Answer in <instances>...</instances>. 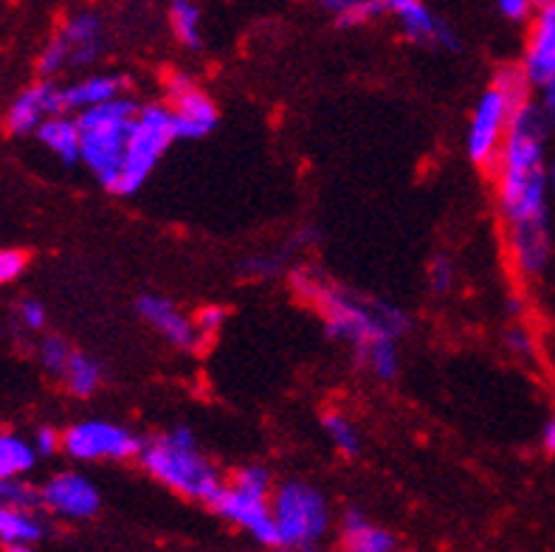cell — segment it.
Listing matches in <instances>:
<instances>
[{
	"instance_id": "obj_2",
	"label": "cell",
	"mask_w": 555,
	"mask_h": 552,
	"mask_svg": "<svg viewBox=\"0 0 555 552\" xmlns=\"http://www.w3.org/2000/svg\"><path fill=\"white\" fill-rule=\"evenodd\" d=\"M294 287L296 294L322 313L327 333L338 342L350 344L359 364L378 344L398 342V336L409 324L406 316L392 305L364 299L350 291L327 285L310 271H296Z\"/></svg>"
},
{
	"instance_id": "obj_15",
	"label": "cell",
	"mask_w": 555,
	"mask_h": 552,
	"mask_svg": "<svg viewBox=\"0 0 555 552\" xmlns=\"http://www.w3.org/2000/svg\"><path fill=\"white\" fill-rule=\"evenodd\" d=\"M135 308H139L141 319H144L158 336L167 338L169 344H176L178 350H195L197 344L204 342L195 328V319L183 316L181 310H178L169 299H164V296H141Z\"/></svg>"
},
{
	"instance_id": "obj_21",
	"label": "cell",
	"mask_w": 555,
	"mask_h": 552,
	"mask_svg": "<svg viewBox=\"0 0 555 552\" xmlns=\"http://www.w3.org/2000/svg\"><path fill=\"white\" fill-rule=\"evenodd\" d=\"M169 17V28H172V35L181 46L186 49H197L201 40H204V31H201V9L190 0H176L167 12Z\"/></svg>"
},
{
	"instance_id": "obj_33",
	"label": "cell",
	"mask_w": 555,
	"mask_h": 552,
	"mask_svg": "<svg viewBox=\"0 0 555 552\" xmlns=\"http://www.w3.org/2000/svg\"><path fill=\"white\" fill-rule=\"evenodd\" d=\"M500 14L505 21H514V23H525V21H533L535 7L530 0H500L496 3Z\"/></svg>"
},
{
	"instance_id": "obj_18",
	"label": "cell",
	"mask_w": 555,
	"mask_h": 552,
	"mask_svg": "<svg viewBox=\"0 0 555 552\" xmlns=\"http://www.w3.org/2000/svg\"><path fill=\"white\" fill-rule=\"evenodd\" d=\"M341 550L345 552H392L395 536L364 516L350 511L341 518Z\"/></svg>"
},
{
	"instance_id": "obj_5",
	"label": "cell",
	"mask_w": 555,
	"mask_h": 552,
	"mask_svg": "<svg viewBox=\"0 0 555 552\" xmlns=\"http://www.w3.org/2000/svg\"><path fill=\"white\" fill-rule=\"evenodd\" d=\"M172 141H178L176 116L167 107V102H147L139 105L130 136H127L125 164L111 187V195H135L147 178L153 176L158 162H162L167 150L172 147Z\"/></svg>"
},
{
	"instance_id": "obj_38",
	"label": "cell",
	"mask_w": 555,
	"mask_h": 552,
	"mask_svg": "<svg viewBox=\"0 0 555 552\" xmlns=\"http://www.w3.org/2000/svg\"><path fill=\"white\" fill-rule=\"evenodd\" d=\"M547 178H550V197H553V201H555V153H553V158H550Z\"/></svg>"
},
{
	"instance_id": "obj_12",
	"label": "cell",
	"mask_w": 555,
	"mask_h": 552,
	"mask_svg": "<svg viewBox=\"0 0 555 552\" xmlns=\"http://www.w3.org/2000/svg\"><path fill=\"white\" fill-rule=\"evenodd\" d=\"M40 490L42 504L68 518H91L102 504L96 485L77 471H63V474L51 476Z\"/></svg>"
},
{
	"instance_id": "obj_8",
	"label": "cell",
	"mask_w": 555,
	"mask_h": 552,
	"mask_svg": "<svg viewBox=\"0 0 555 552\" xmlns=\"http://www.w3.org/2000/svg\"><path fill=\"white\" fill-rule=\"evenodd\" d=\"M516 111H519V107H516L514 102H511V97H505L496 85H491V88L482 91V97L477 99L472 121H468V133H465V150H468V158H472L477 167H496L502 144H505L507 130H511V121H514Z\"/></svg>"
},
{
	"instance_id": "obj_32",
	"label": "cell",
	"mask_w": 555,
	"mask_h": 552,
	"mask_svg": "<svg viewBox=\"0 0 555 552\" xmlns=\"http://www.w3.org/2000/svg\"><path fill=\"white\" fill-rule=\"evenodd\" d=\"M225 322V310L218 308V305H209V308H204L201 313L195 316V328L197 333H201V338L211 336V333H218L220 324Z\"/></svg>"
},
{
	"instance_id": "obj_1",
	"label": "cell",
	"mask_w": 555,
	"mask_h": 552,
	"mask_svg": "<svg viewBox=\"0 0 555 552\" xmlns=\"http://www.w3.org/2000/svg\"><path fill=\"white\" fill-rule=\"evenodd\" d=\"M550 130L535 102L514 113L507 139L502 144L496 176V206L505 223L511 262L525 280H539L550 268L555 243L550 223V178H547Z\"/></svg>"
},
{
	"instance_id": "obj_16",
	"label": "cell",
	"mask_w": 555,
	"mask_h": 552,
	"mask_svg": "<svg viewBox=\"0 0 555 552\" xmlns=\"http://www.w3.org/2000/svg\"><path fill=\"white\" fill-rule=\"evenodd\" d=\"M65 49H68L70 65H88L102 54L105 46V23L93 12H77L70 14L68 23L60 28Z\"/></svg>"
},
{
	"instance_id": "obj_3",
	"label": "cell",
	"mask_w": 555,
	"mask_h": 552,
	"mask_svg": "<svg viewBox=\"0 0 555 552\" xmlns=\"http://www.w3.org/2000/svg\"><path fill=\"white\" fill-rule=\"evenodd\" d=\"M139 462L155 483H162L164 488L176 490L186 499L209 504L223 488L220 471L197 448L190 428H169L147 440L141 448Z\"/></svg>"
},
{
	"instance_id": "obj_36",
	"label": "cell",
	"mask_w": 555,
	"mask_h": 552,
	"mask_svg": "<svg viewBox=\"0 0 555 552\" xmlns=\"http://www.w3.org/2000/svg\"><path fill=\"white\" fill-rule=\"evenodd\" d=\"M507 344H511L516 352H521V356L533 352V338H530L528 333H525V330H519V328L507 333Z\"/></svg>"
},
{
	"instance_id": "obj_37",
	"label": "cell",
	"mask_w": 555,
	"mask_h": 552,
	"mask_svg": "<svg viewBox=\"0 0 555 552\" xmlns=\"http://www.w3.org/2000/svg\"><path fill=\"white\" fill-rule=\"evenodd\" d=\"M542 448L547 454H555V414L542 426Z\"/></svg>"
},
{
	"instance_id": "obj_11",
	"label": "cell",
	"mask_w": 555,
	"mask_h": 552,
	"mask_svg": "<svg viewBox=\"0 0 555 552\" xmlns=\"http://www.w3.org/2000/svg\"><path fill=\"white\" fill-rule=\"evenodd\" d=\"M519 65L533 88L555 79V0L535 7Z\"/></svg>"
},
{
	"instance_id": "obj_19",
	"label": "cell",
	"mask_w": 555,
	"mask_h": 552,
	"mask_svg": "<svg viewBox=\"0 0 555 552\" xmlns=\"http://www.w3.org/2000/svg\"><path fill=\"white\" fill-rule=\"evenodd\" d=\"M37 139L51 150L63 164L82 162V133H79L77 119L70 116H54V119L42 121L37 130Z\"/></svg>"
},
{
	"instance_id": "obj_24",
	"label": "cell",
	"mask_w": 555,
	"mask_h": 552,
	"mask_svg": "<svg viewBox=\"0 0 555 552\" xmlns=\"http://www.w3.org/2000/svg\"><path fill=\"white\" fill-rule=\"evenodd\" d=\"M324 9H331L338 28H356L375 21L380 12H389V3H378V0H331V3H324Z\"/></svg>"
},
{
	"instance_id": "obj_4",
	"label": "cell",
	"mask_w": 555,
	"mask_h": 552,
	"mask_svg": "<svg viewBox=\"0 0 555 552\" xmlns=\"http://www.w3.org/2000/svg\"><path fill=\"white\" fill-rule=\"evenodd\" d=\"M135 113H139V105L133 99L121 97L77 116L79 133H82V164L91 169L107 192L125 164L127 136H130Z\"/></svg>"
},
{
	"instance_id": "obj_17",
	"label": "cell",
	"mask_w": 555,
	"mask_h": 552,
	"mask_svg": "<svg viewBox=\"0 0 555 552\" xmlns=\"http://www.w3.org/2000/svg\"><path fill=\"white\" fill-rule=\"evenodd\" d=\"M125 88L127 79L119 77V74H99V77L79 79L77 85H70V88L63 91L65 111H77L79 116V113L91 111V107L107 105V102L121 99Z\"/></svg>"
},
{
	"instance_id": "obj_35",
	"label": "cell",
	"mask_w": 555,
	"mask_h": 552,
	"mask_svg": "<svg viewBox=\"0 0 555 552\" xmlns=\"http://www.w3.org/2000/svg\"><path fill=\"white\" fill-rule=\"evenodd\" d=\"M21 319L28 330H40L46 324V308H42L40 301H23L21 305Z\"/></svg>"
},
{
	"instance_id": "obj_6",
	"label": "cell",
	"mask_w": 555,
	"mask_h": 552,
	"mask_svg": "<svg viewBox=\"0 0 555 552\" xmlns=\"http://www.w3.org/2000/svg\"><path fill=\"white\" fill-rule=\"evenodd\" d=\"M271 474L262 465H243L234 471L229 483L218 490L209 508L225 522L243 527L254 539L266 547H280V532L274 525V511H271Z\"/></svg>"
},
{
	"instance_id": "obj_28",
	"label": "cell",
	"mask_w": 555,
	"mask_h": 552,
	"mask_svg": "<svg viewBox=\"0 0 555 552\" xmlns=\"http://www.w3.org/2000/svg\"><path fill=\"white\" fill-rule=\"evenodd\" d=\"M68 63V49H65L63 37L54 35L49 40V46L42 49L40 60H37V70H40L42 77H54V74H60V70L65 68Z\"/></svg>"
},
{
	"instance_id": "obj_30",
	"label": "cell",
	"mask_w": 555,
	"mask_h": 552,
	"mask_svg": "<svg viewBox=\"0 0 555 552\" xmlns=\"http://www.w3.org/2000/svg\"><path fill=\"white\" fill-rule=\"evenodd\" d=\"M26 254L14 252V248H7L0 252V285H9L12 280H17L23 271H26Z\"/></svg>"
},
{
	"instance_id": "obj_25",
	"label": "cell",
	"mask_w": 555,
	"mask_h": 552,
	"mask_svg": "<svg viewBox=\"0 0 555 552\" xmlns=\"http://www.w3.org/2000/svg\"><path fill=\"white\" fill-rule=\"evenodd\" d=\"M322 426L324 432H327V437H331L333 446L341 451L345 457H356L361 451V432L359 426L352 423L347 414L341 412H324L322 414Z\"/></svg>"
},
{
	"instance_id": "obj_31",
	"label": "cell",
	"mask_w": 555,
	"mask_h": 552,
	"mask_svg": "<svg viewBox=\"0 0 555 552\" xmlns=\"http://www.w3.org/2000/svg\"><path fill=\"white\" fill-rule=\"evenodd\" d=\"M539 91V99H535V107L542 113L544 125H547L550 133H555V79L544 82L542 88H535Z\"/></svg>"
},
{
	"instance_id": "obj_14",
	"label": "cell",
	"mask_w": 555,
	"mask_h": 552,
	"mask_svg": "<svg viewBox=\"0 0 555 552\" xmlns=\"http://www.w3.org/2000/svg\"><path fill=\"white\" fill-rule=\"evenodd\" d=\"M389 12L398 17V23H401L409 40L429 46V49L449 51H454L460 46L457 35L451 31L449 23L440 14L431 12L423 0H389Z\"/></svg>"
},
{
	"instance_id": "obj_40",
	"label": "cell",
	"mask_w": 555,
	"mask_h": 552,
	"mask_svg": "<svg viewBox=\"0 0 555 552\" xmlns=\"http://www.w3.org/2000/svg\"><path fill=\"white\" fill-rule=\"evenodd\" d=\"M280 552H313V550H280Z\"/></svg>"
},
{
	"instance_id": "obj_27",
	"label": "cell",
	"mask_w": 555,
	"mask_h": 552,
	"mask_svg": "<svg viewBox=\"0 0 555 552\" xmlns=\"http://www.w3.org/2000/svg\"><path fill=\"white\" fill-rule=\"evenodd\" d=\"M70 356H74V350H70L63 338H56V336L46 338L40 347V361H42V367L51 372V375L63 377L65 370H68V364H70Z\"/></svg>"
},
{
	"instance_id": "obj_34",
	"label": "cell",
	"mask_w": 555,
	"mask_h": 552,
	"mask_svg": "<svg viewBox=\"0 0 555 552\" xmlns=\"http://www.w3.org/2000/svg\"><path fill=\"white\" fill-rule=\"evenodd\" d=\"M56 448H63V434H56L54 428H40L35 434V451L42 457H51Z\"/></svg>"
},
{
	"instance_id": "obj_29",
	"label": "cell",
	"mask_w": 555,
	"mask_h": 552,
	"mask_svg": "<svg viewBox=\"0 0 555 552\" xmlns=\"http://www.w3.org/2000/svg\"><path fill=\"white\" fill-rule=\"evenodd\" d=\"M429 285H431V291H435V294H446V291L454 285V266H451L446 257L431 259Z\"/></svg>"
},
{
	"instance_id": "obj_26",
	"label": "cell",
	"mask_w": 555,
	"mask_h": 552,
	"mask_svg": "<svg viewBox=\"0 0 555 552\" xmlns=\"http://www.w3.org/2000/svg\"><path fill=\"white\" fill-rule=\"evenodd\" d=\"M0 504L28 513L31 508L42 504V490L31 488L28 483H17V479H3L0 483Z\"/></svg>"
},
{
	"instance_id": "obj_13",
	"label": "cell",
	"mask_w": 555,
	"mask_h": 552,
	"mask_svg": "<svg viewBox=\"0 0 555 552\" xmlns=\"http://www.w3.org/2000/svg\"><path fill=\"white\" fill-rule=\"evenodd\" d=\"M54 116H65L63 91L51 82H37L14 99L7 113V127L14 136L37 133L42 121L54 119Z\"/></svg>"
},
{
	"instance_id": "obj_22",
	"label": "cell",
	"mask_w": 555,
	"mask_h": 552,
	"mask_svg": "<svg viewBox=\"0 0 555 552\" xmlns=\"http://www.w3.org/2000/svg\"><path fill=\"white\" fill-rule=\"evenodd\" d=\"M40 536V522H37L31 513L14 511V508L0 504V539L7 541L9 547L31 544V541H37Z\"/></svg>"
},
{
	"instance_id": "obj_23",
	"label": "cell",
	"mask_w": 555,
	"mask_h": 552,
	"mask_svg": "<svg viewBox=\"0 0 555 552\" xmlns=\"http://www.w3.org/2000/svg\"><path fill=\"white\" fill-rule=\"evenodd\" d=\"M63 381L65 386H68L70 395H77V398H91L93 391L99 389V384H102V367H99L93 358L82 356V352H74Z\"/></svg>"
},
{
	"instance_id": "obj_9",
	"label": "cell",
	"mask_w": 555,
	"mask_h": 552,
	"mask_svg": "<svg viewBox=\"0 0 555 552\" xmlns=\"http://www.w3.org/2000/svg\"><path fill=\"white\" fill-rule=\"evenodd\" d=\"M63 448L70 460L79 462H127L139 460L144 442L139 434L111 420H82L63 434Z\"/></svg>"
},
{
	"instance_id": "obj_20",
	"label": "cell",
	"mask_w": 555,
	"mask_h": 552,
	"mask_svg": "<svg viewBox=\"0 0 555 552\" xmlns=\"http://www.w3.org/2000/svg\"><path fill=\"white\" fill-rule=\"evenodd\" d=\"M37 451L26 440L14 434H0V483L3 479H17L26 471L35 468Z\"/></svg>"
},
{
	"instance_id": "obj_39",
	"label": "cell",
	"mask_w": 555,
	"mask_h": 552,
	"mask_svg": "<svg viewBox=\"0 0 555 552\" xmlns=\"http://www.w3.org/2000/svg\"><path fill=\"white\" fill-rule=\"evenodd\" d=\"M7 552H35L28 544H14V547H7Z\"/></svg>"
},
{
	"instance_id": "obj_7",
	"label": "cell",
	"mask_w": 555,
	"mask_h": 552,
	"mask_svg": "<svg viewBox=\"0 0 555 552\" xmlns=\"http://www.w3.org/2000/svg\"><path fill=\"white\" fill-rule=\"evenodd\" d=\"M271 511L282 550H310L331 527L327 502L310 483L288 479L271 493Z\"/></svg>"
},
{
	"instance_id": "obj_10",
	"label": "cell",
	"mask_w": 555,
	"mask_h": 552,
	"mask_svg": "<svg viewBox=\"0 0 555 552\" xmlns=\"http://www.w3.org/2000/svg\"><path fill=\"white\" fill-rule=\"evenodd\" d=\"M167 107L176 116L178 139H204L218 125V107L206 91H201L192 79L176 77L167 79Z\"/></svg>"
}]
</instances>
